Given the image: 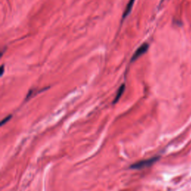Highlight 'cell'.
Masks as SVG:
<instances>
[{"label": "cell", "mask_w": 191, "mask_h": 191, "mask_svg": "<svg viewBox=\"0 0 191 191\" xmlns=\"http://www.w3.org/2000/svg\"><path fill=\"white\" fill-rule=\"evenodd\" d=\"M158 159H159V157H153V158H148V159L140 160V161L136 162V163L131 164V166H130V168H131V169H143V168L148 167V166L152 165Z\"/></svg>", "instance_id": "cell-1"}, {"label": "cell", "mask_w": 191, "mask_h": 191, "mask_svg": "<svg viewBox=\"0 0 191 191\" xmlns=\"http://www.w3.org/2000/svg\"><path fill=\"white\" fill-rule=\"evenodd\" d=\"M148 49H149V45H148L147 43H144V44H143V45L140 46L139 47L138 49H137V51L135 52V53L134 54V55H133L131 61L133 62V61H134L135 60H137V59L138 58H140V56L142 55H143L144 53L146 52V51L148 50Z\"/></svg>", "instance_id": "cell-2"}, {"label": "cell", "mask_w": 191, "mask_h": 191, "mask_svg": "<svg viewBox=\"0 0 191 191\" xmlns=\"http://www.w3.org/2000/svg\"><path fill=\"white\" fill-rule=\"evenodd\" d=\"M134 0H129L127 6H126V10H125L124 13H123V19H125V18H126V16H127L129 14V13L131 12V7H132L133 4H134Z\"/></svg>", "instance_id": "cell-3"}, {"label": "cell", "mask_w": 191, "mask_h": 191, "mask_svg": "<svg viewBox=\"0 0 191 191\" xmlns=\"http://www.w3.org/2000/svg\"><path fill=\"white\" fill-rule=\"evenodd\" d=\"M124 91H125V85H122L121 87H120V88H119L118 91H117V96H116L115 99H114V101L113 102V103L115 104V103H117V102H118L119 99H120V98H121L122 95H123V93H124Z\"/></svg>", "instance_id": "cell-4"}, {"label": "cell", "mask_w": 191, "mask_h": 191, "mask_svg": "<svg viewBox=\"0 0 191 191\" xmlns=\"http://www.w3.org/2000/svg\"><path fill=\"white\" fill-rule=\"evenodd\" d=\"M10 118H11V116H10H10H8V117H7V118H4V120H3L2 121H1V126H2V125H4V123H5V122H7V121H8V120H10Z\"/></svg>", "instance_id": "cell-5"}]
</instances>
